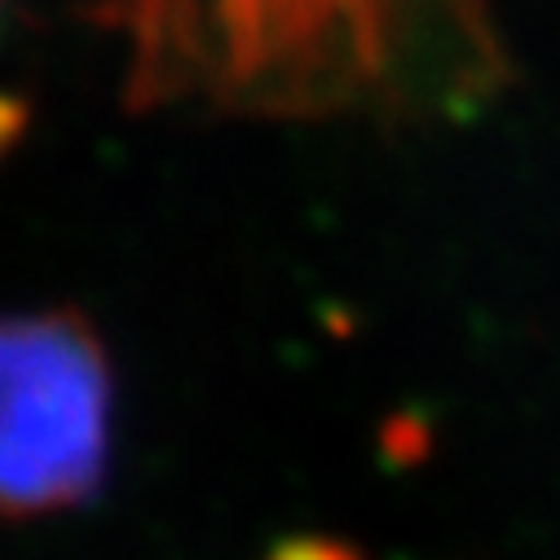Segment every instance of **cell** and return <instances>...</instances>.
Instances as JSON below:
<instances>
[{"instance_id": "1", "label": "cell", "mask_w": 560, "mask_h": 560, "mask_svg": "<svg viewBox=\"0 0 560 560\" xmlns=\"http://www.w3.org/2000/svg\"><path fill=\"white\" fill-rule=\"evenodd\" d=\"M477 0H106L137 102L323 110L401 75L415 27Z\"/></svg>"}, {"instance_id": "2", "label": "cell", "mask_w": 560, "mask_h": 560, "mask_svg": "<svg viewBox=\"0 0 560 560\" xmlns=\"http://www.w3.org/2000/svg\"><path fill=\"white\" fill-rule=\"evenodd\" d=\"M115 455V366L71 310L0 318V521L93 503Z\"/></svg>"}, {"instance_id": "3", "label": "cell", "mask_w": 560, "mask_h": 560, "mask_svg": "<svg viewBox=\"0 0 560 560\" xmlns=\"http://www.w3.org/2000/svg\"><path fill=\"white\" fill-rule=\"evenodd\" d=\"M265 560H366L353 542L345 538H327V534H301V538H288L278 542Z\"/></svg>"}]
</instances>
